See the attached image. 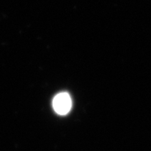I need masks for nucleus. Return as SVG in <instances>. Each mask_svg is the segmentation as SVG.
<instances>
[{
  "instance_id": "f257e3e1",
  "label": "nucleus",
  "mask_w": 151,
  "mask_h": 151,
  "mask_svg": "<svg viewBox=\"0 0 151 151\" xmlns=\"http://www.w3.org/2000/svg\"><path fill=\"white\" fill-rule=\"evenodd\" d=\"M53 108L55 112L59 115H66L72 107V101L67 92H60L53 99Z\"/></svg>"
}]
</instances>
